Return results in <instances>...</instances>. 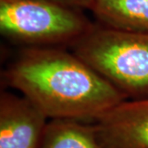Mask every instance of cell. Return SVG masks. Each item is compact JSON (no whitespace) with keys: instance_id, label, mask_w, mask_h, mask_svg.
Returning <instances> with one entry per match:
<instances>
[{"instance_id":"obj_1","label":"cell","mask_w":148,"mask_h":148,"mask_svg":"<svg viewBox=\"0 0 148 148\" xmlns=\"http://www.w3.org/2000/svg\"><path fill=\"white\" fill-rule=\"evenodd\" d=\"M2 77L49 119L94 123L126 101L89 64L63 47L22 48Z\"/></svg>"},{"instance_id":"obj_2","label":"cell","mask_w":148,"mask_h":148,"mask_svg":"<svg viewBox=\"0 0 148 148\" xmlns=\"http://www.w3.org/2000/svg\"><path fill=\"white\" fill-rule=\"evenodd\" d=\"M70 48L126 100L148 99V33L93 24Z\"/></svg>"},{"instance_id":"obj_3","label":"cell","mask_w":148,"mask_h":148,"mask_svg":"<svg viewBox=\"0 0 148 148\" xmlns=\"http://www.w3.org/2000/svg\"><path fill=\"white\" fill-rule=\"evenodd\" d=\"M81 9L50 0H0V32L23 48L71 46L90 27Z\"/></svg>"},{"instance_id":"obj_4","label":"cell","mask_w":148,"mask_h":148,"mask_svg":"<svg viewBox=\"0 0 148 148\" xmlns=\"http://www.w3.org/2000/svg\"><path fill=\"white\" fill-rule=\"evenodd\" d=\"M49 119L27 97L0 94V148H40Z\"/></svg>"},{"instance_id":"obj_5","label":"cell","mask_w":148,"mask_h":148,"mask_svg":"<svg viewBox=\"0 0 148 148\" xmlns=\"http://www.w3.org/2000/svg\"><path fill=\"white\" fill-rule=\"evenodd\" d=\"M93 123L106 148H148V99L123 101Z\"/></svg>"},{"instance_id":"obj_6","label":"cell","mask_w":148,"mask_h":148,"mask_svg":"<svg viewBox=\"0 0 148 148\" xmlns=\"http://www.w3.org/2000/svg\"><path fill=\"white\" fill-rule=\"evenodd\" d=\"M90 11L104 27L148 33V0H95Z\"/></svg>"},{"instance_id":"obj_7","label":"cell","mask_w":148,"mask_h":148,"mask_svg":"<svg viewBox=\"0 0 148 148\" xmlns=\"http://www.w3.org/2000/svg\"><path fill=\"white\" fill-rule=\"evenodd\" d=\"M40 148H106L94 123L73 119H49Z\"/></svg>"},{"instance_id":"obj_8","label":"cell","mask_w":148,"mask_h":148,"mask_svg":"<svg viewBox=\"0 0 148 148\" xmlns=\"http://www.w3.org/2000/svg\"><path fill=\"white\" fill-rule=\"evenodd\" d=\"M59 4L73 8L77 9H89L90 10L91 7L94 3L95 0H50Z\"/></svg>"}]
</instances>
